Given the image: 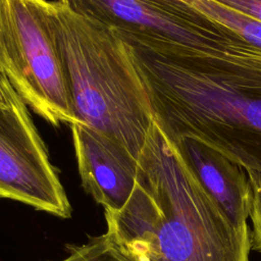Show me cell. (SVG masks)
Listing matches in <instances>:
<instances>
[{
  "label": "cell",
  "instance_id": "obj_8",
  "mask_svg": "<svg viewBox=\"0 0 261 261\" xmlns=\"http://www.w3.org/2000/svg\"><path fill=\"white\" fill-rule=\"evenodd\" d=\"M169 141L231 223L248 230L251 186L246 169L197 140L180 137Z\"/></svg>",
  "mask_w": 261,
  "mask_h": 261
},
{
  "label": "cell",
  "instance_id": "obj_2",
  "mask_svg": "<svg viewBox=\"0 0 261 261\" xmlns=\"http://www.w3.org/2000/svg\"><path fill=\"white\" fill-rule=\"evenodd\" d=\"M105 218L137 261H249V229L231 223L155 121L130 197Z\"/></svg>",
  "mask_w": 261,
  "mask_h": 261
},
{
  "label": "cell",
  "instance_id": "obj_7",
  "mask_svg": "<svg viewBox=\"0 0 261 261\" xmlns=\"http://www.w3.org/2000/svg\"><path fill=\"white\" fill-rule=\"evenodd\" d=\"M84 189L105 212L119 211L137 181L139 159L106 135L87 125H70Z\"/></svg>",
  "mask_w": 261,
  "mask_h": 261
},
{
  "label": "cell",
  "instance_id": "obj_3",
  "mask_svg": "<svg viewBox=\"0 0 261 261\" xmlns=\"http://www.w3.org/2000/svg\"><path fill=\"white\" fill-rule=\"evenodd\" d=\"M55 25L77 123L126 148L137 159L154 117L120 36L54 1Z\"/></svg>",
  "mask_w": 261,
  "mask_h": 261
},
{
  "label": "cell",
  "instance_id": "obj_13",
  "mask_svg": "<svg viewBox=\"0 0 261 261\" xmlns=\"http://www.w3.org/2000/svg\"><path fill=\"white\" fill-rule=\"evenodd\" d=\"M0 73L4 74V60H3V55H2V51H1V47H0Z\"/></svg>",
  "mask_w": 261,
  "mask_h": 261
},
{
  "label": "cell",
  "instance_id": "obj_1",
  "mask_svg": "<svg viewBox=\"0 0 261 261\" xmlns=\"http://www.w3.org/2000/svg\"><path fill=\"white\" fill-rule=\"evenodd\" d=\"M120 38L167 138L197 140L261 173V52L196 54Z\"/></svg>",
  "mask_w": 261,
  "mask_h": 261
},
{
  "label": "cell",
  "instance_id": "obj_12",
  "mask_svg": "<svg viewBox=\"0 0 261 261\" xmlns=\"http://www.w3.org/2000/svg\"><path fill=\"white\" fill-rule=\"evenodd\" d=\"M261 21V0H213Z\"/></svg>",
  "mask_w": 261,
  "mask_h": 261
},
{
  "label": "cell",
  "instance_id": "obj_6",
  "mask_svg": "<svg viewBox=\"0 0 261 261\" xmlns=\"http://www.w3.org/2000/svg\"><path fill=\"white\" fill-rule=\"evenodd\" d=\"M0 198L61 218L71 206L25 102L0 73Z\"/></svg>",
  "mask_w": 261,
  "mask_h": 261
},
{
  "label": "cell",
  "instance_id": "obj_5",
  "mask_svg": "<svg viewBox=\"0 0 261 261\" xmlns=\"http://www.w3.org/2000/svg\"><path fill=\"white\" fill-rule=\"evenodd\" d=\"M73 13L147 46L196 54L261 52L190 0H56Z\"/></svg>",
  "mask_w": 261,
  "mask_h": 261
},
{
  "label": "cell",
  "instance_id": "obj_9",
  "mask_svg": "<svg viewBox=\"0 0 261 261\" xmlns=\"http://www.w3.org/2000/svg\"><path fill=\"white\" fill-rule=\"evenodd\" d=\"M198 9L239 34L261 51V21L213 0H190Z\"/></svg>",
  "mask_w": 261,
  "mask_h": 261
},
{
  "label": "cell",
  "instance_id": "obj_4",
  "mask_svg": "<svg viewBox=\"0 0 261 261\" xmlns=\"http://www.w3.org/2000/svg\"><path fill=\"white\" fill-rule=\"evenodd\" d=\"M4 74L37 114L54 126L77 123L60 50L54 1L0 0Z\"/></svg>",
  "mask_w": 261,
  "mask_h": 261
},
{
  "label": "cell",
  "instance_id": "obj_10",
  "mask_svg": "<svg viewBox=\"0 0 261 261\" xmlns=\"http://www.w3.org/2000/svg\"><path fill=\"white\" fill-rule=\"evenodd\" d=\"M60 261H137L108 230L91 238L82 246L69 248V254Z\"/></svg>",
  "mask_w": 261,
  "mask_h": 261
},
{
  "label": "cell",
  "instance_id": "obj_11",
  "mask_svg": "<svg viewBox=\"0 0 261 261\" xmlns=\"http://www.w3.org/2000/svg\"><path fill=\"white\" fill-rule=\"evenodd\" d=\"M251 186V207L249 217L252 221L251 248L261 254V173L247 171Z\"/></svg>",
  "mask_w": 261,
  "mask_h": 261
}]
</instances>
